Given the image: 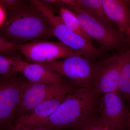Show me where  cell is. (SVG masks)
<instances>
[{"instance_id":"cell-13","label":"cell","mask_w":130,"mask_h":130,"mask_svg":"<svg viewBox=\"0 0 130 130\" xmlns=\"http://www.w3.org/2000/svg\"><path fill=\"white\" fill-rule=\"evenodd\" d=\"M102 3L107 16L117 26L119 33L127 40L130 34V9L125 1L102 0Z\"/></svg>"},{"instance_id":"cell-21","label":"cell","mask_w":130,"mask_h":130,"mask_svg":"<svg viewBox=\"0 0 130 130\" xmlns=\"http://www.w3.org/2000/svg\"><path fill=\"white\" fill-rule=\"evenodd\" d=\"M8 130H52L46 128H37L29 129L18 123H14Z\"/></svg>"},{"instance_id":"cell-8","label":"cell","mask_w":130,"mask_h":130,"mask_svg":"<svg viewBox=\"0 0 130 130\" xmlns=\"http://www.w3.org/2000/svg\"><path fill=\"white\" fill-rule=\"evenodd\" d=\"M6 75L0 81V130H8L18 109L26 81Z\"/></svg>"},{"instance_id":"cell-4","label":"cell","mask_w":130,"mask_h":130,"mask_svg":"<svg viewBox=\"0 0 130 130\" xmlns=\"http://www.w3.org/2000/svg\"><path fill=\"white\" fill-rule=\"evenodd\" d=\"M44 68L64 76L77 88H93L94 65L81 55L40 64Z\"/></svg>"},{"instance_id":"cell-9","label":"cell","mask_w":130,"mask_h":130,"mask_svg":"<svg viewBox=\"0 0 130 130\" xmlns=\"http://www.w3.org/2000/svg\"><path fill=\"white\" fill-rule=\"evenodd\" d=\"M121 60L114 55L95 65L93 88L100 95L117 91Z\"/></svg>"},{"instance_id":"cell-10","label":"cell","mask_w":130,"mask_h":130,"mask_svg":"<svg viewBox=\"0 0 130 130\" xmlns=\"http://www.w3.org/2000/svg\"><path fill=\"white\" fill-rule=\"evenodd\" d=\"M100 118L115 130H126L129 112L122 96L118 91L103 95L98 106Z\"/></svg>"},{"instance_id":"cell-23","label":"cell","mask_w":130,"mask_h":130,"mask_svg":"<svg viewBox=\"0 0 130 130\" xmlns=\"http://www.w3.org/2000/svg\"><path fill=\"white\" fill-rule=\"evenodd\" d=\"M126 130H130V111L128 114L126 124Z\"/></svg>"},{"instance_id":"cell-1","label":"cell","mask_w":130,"mask_h":130,"mask_svg":"<svg viewBox=\"0 0 130 130\" xmlns=\"http://www.w3.org/2000/svg\"><path fill=\"white\" fill-rule=\"evenodd\" d=\"M100 95L93 88H77L36 128L79 129L95 118Z\"/></svg>"},{"instance_id":"cell-18","label":"cell","mask_w":130,"mask_h":130,"mask_svg":"<svg viewBox=\"0 0 130 130\" xmlns=\"http://www.w3.org/2000/svg\"><path fill=\"white\" fill-rule=\"evenodd\" d=\"M78 130H115L101 119L95 117Z\"/></svg>"},{"instance_id":"cell-2","label":"cell","mask_w":130,"mask_h":130,"mask_svg":"<svg viewBox=\"0 0 130 130\" xmlns=\"http://www.w3.org/2000/svg\"><path fill=\"white\" fill-rule=\"evenodd\" d=\"M0 36L19 45L55 37L46 20L30 2L29 5L24 3L7 14L0 28Z\"/></svg>"},{"instance_id":"cell-3","label":"cell","mask_w":130,"mask_h":130,"mask_svg":"<svg viewBox=\"0 0 130 130\" xmlns=\"http://www.w3.org/2000/svg\"><path fill=\"white\" fill-rule=\"evenodd\" d=\"M30 2L40 12L46 20L55 37L61 42L79 52L86 58H99L103 50L69 29L63 23L60 16L54 14L52 11L41 1L33 0Z\"/></svg>"},{"instance_id":"cell-7","label":"cell","mask_w":130,"mask_h":130,"mask_svg":"<svg viewBox=\"0 0 130 130\" xmlns=\"http://www.w3.org/2000/svg\"><path fill=\"white\" fill-rule=\"evenodd\" d=\"M19 51L28 62L38 64L81 55L79 52L61 42L48 40H36L22 44L20 46Z\"/></svg>"},{"instance_id":"cell-17","label":"cell","mask_w":130,"mask_h":130,"mask_svg":"<svg viewBox=\"0 0 130 130\" xmlns=\"http://www.w3.org/2000/svg\"><path fill=\"white\" fill-rule=\"evenodd\" d=\"M20 57L19 55L7 56L0 55V75L6 76L15 73L14 66Z\"/></svg>"},{"instance_id":"cell-15","label":"cell","mask_w":130,"mask_h":130,"mask_svg":"<svg viewBox=\"0 0 130 130\" xmlns=\"http://www.w3.org/2000/svg\"><path fill=\"white\" fill-rule=\"evenodd\" d=\"M120 56L121 64L117 91L130 103V49Z\"/></svg>"},{"instance_id":"cell-16","label":"cell","mask_w":130,"mask_h":130,"mask_svg":"<svg viewBox=\"0 0 130 130\" xmlns=\"http://www.w3.org/2000/svg\"><path fill=\"white\" fill-rule=\"evenodd\" d=\"M60 5V17L65 25L73 32L93 44V39L84 30L80 21L76 15L61 3Z\"/></svg>"},{"instance_id":"cell-11","label":"cell","mask_w":130,"mask_h":130,"mask_svg":"<svg viewBox=\"0 0 130 130\" xmlns=\"http://www.w3.org/2000/svg\"><path fill=\"white\" fill-rule=\"evenodd\" d=\"M14 72H20L31 83L47 84L64 82L63 77L37 63H29L20 59L15 65Z\"/></svg>"},{"instance_id":"cell-14","label":"cell","mask_w":130,"mask_h":130,"mask_svg":"<svg viewBox=\"0 0 130 130\" xmlns=\"http://www.w3.org/2000/svg\"><path fill=\"white\" fill-rule=\"evenodd\" d=\"M60 3L81 9L112 29L113 22L105 13L103 6L102 0H63L60 1Z\"/></svg>"},{"instance_id":"cell-20","label":"cell","mask_w":130,"mask_h":130,"mask_svg":"<svg viewBox=\"0 0 130 130\" xmlns=\"http://www.w3.org/2000/svg\"><path fill=\"white\" fill-rule=\"evenodd\" d=\"M24 3L23 1L18 0H0V4L6 11L9 12L14 11Z\"/></svg>"},{"instance_id":"cell-5","label":"cell","mask_w":130,"mask_h":130,"mask_svg":"<svg viewBox=\"0 0 130 130\" xmlns=\"http://www.w3.org/2000/svg\"><path fill=\"white\" fill-rule=\"evenodd\" d=\"M77 88L73 84L64 81L55 84L26 82L16 113V116L17 114L18 116L17 118L28 113L41 103L66 96Z\"/></svg>"},{"instance_id":"cell-6","label":"cell","mask_w":130,"mask_h":130,"mask_svg":"<svg viewBox=\"0 0 130 130\" xmlns=\"http://www.w3.org/2000/svg\"><path fill=\"white\" fill-rule=\"evenodd\" d=\"M63 4L76 15L85 32L97 42L100 48L103 51L119 48L127 43V40L118 31L109 28L78 8Z\"/></svg>"},{"instance_id":"cell-19","label":"cell","mask_w":130,"mask_h":130,"mask_svg":"<svg viewBox=\"0 0 130 130\" xmlns=\"http://www.w3.org/2000/svg\"><path fill=\"white\" fill-rule=\"evenodd\" d=\"M20 45L10 42L0 36V55L12 56L19 51Z\"/></svg>"},{"instance_id":"cell-22","label":"cell","mask_w":130,"mask_h":130,"mask_svg":"<svg viewBox=\"0 0 130 130\" xmlns=\"http://www.w3.org/2000/svg\"><path fill=\"white\" fill-rule=\"evenodd\" d=\"M7 16L6 11L0 4V28L4 23Z\"/></svg>"},{"instance_id":"cell-12","label":"cell","mask_w":130,"mask_h":130,"mask_svg":"<svg viewBox=\"0 0 130 130\" xmlns=\"http://www.w3.org/2000/svg\"><path fill=\"white\" fill-rule=\"evenodd\" d=\"M68 95L41 103L28 113L19 117L14 123L20 124L29 129L36 128L53 113Z\"/></svg>"},{"instance_id":"cell-24","label":"cell","mask_w":130,"mask_h":130,"mask_svg":"<svg viewBox=\"0 0 130 130\" xmlns=\"http://www.w3.org/2000/svg\"><path fill=\"white\" fill-rule=\"evenodd\" d=\"M127 43H128V44H129L130 45V34L129 35V37L127 38Z\"/></svg>"}]
</instances>
